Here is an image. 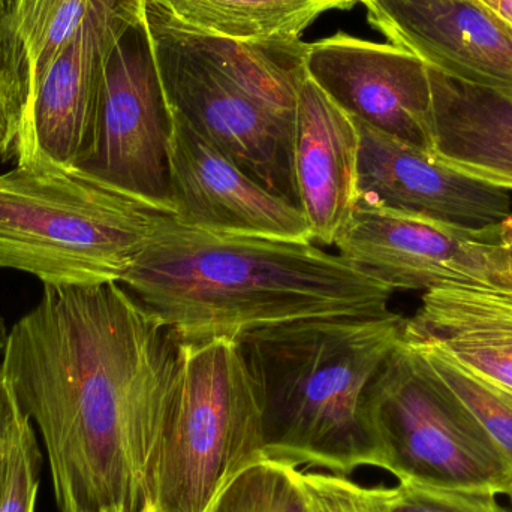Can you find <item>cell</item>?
<instances>
[{"label": "cell", "mask_w": 512, "mask_h": 512, "mask_svg": "<svg viewBox=\"0 0 512 512\" xmlns=\"http://www.w3.org/2000/svg\"><path fill=\"white\" fill-rule=\"evenodd\" d=\"M304 68L349 116L430 152L432 86L423 60L393 44L337 33L307 44Z\"/></svg>", "instance_id": "11"}, {"label": "cell", "mask_w": 512, "mask_h": 512, "mask_svg": "<svg viewBox=\"0 0 512 512\" xmlns=\"http://www.w3.org/2000/svg\"><path fill=\"white\" fill-rule=\"evenodd\" d=\"M402 340L468 406L512 465V397L469 372L438 340L405 336Z\"/></svg>", "instance_id": "20"}, {"label": "cell", "mask_w": 512, "mask_h": 512, "mask_svg": "<svg viewBox=\"0 0 512 512\" xmlns=\"http://www.w3.org/2000/svg\"><path fill=\"white\" fill-rule=\"evenodd\" d=\"M162 215L75 170L15 165L0 174V268L53 288L120 283Z\"/></svg>", "instance_id": "4"}, {"label": "cell", "mask_w": 512, "mask_h": 512, "mask_svg": "<svg viewBox=\"0 0 512 512\" xmlns=\"http://www.w3.org/2000/svg\"><path fill=\"white\" fill-rule=\"evenodd\" d=\"M182 342L122 283L44 286L3 376L35 421L60 512H153Z\"/></svg>", "instance_id": "1"}, {"label": "cell", "mask_w": 512, "mask_h": 512, "mask_svg": "<svg viewBox=\"0 0 512 512\" xmlns=\"http://www.w3.org/2000/svg\"><path fill=\"white\" fill-rule=\"evenodd\" d=\"M340 2H342L343 5L346 6V8H349V6L354 5V3H357V2L363 3L364 0H340Z\"/></svg>", "instance_id": "31"}, {"label": "cell", "mask_w": 512, "mask_h": 512, "mask_svg": "<svg viewBox=\"0 0 512 512\" xmlns=\"http://www.w3.org/2000/svg\"><path fill=\"white\" fill-rule=\"evenodd\" d=\"M333 248L396 291L512 288V248L502 242L498 225L466 230L358 203Z\"/></svg>", "instance_id": "9"}, {"label": "cell", "mask_w": 512, "mask_h": 512, "mask_svg": "<svg viewBox=\"0 0 512 512\" xmlns=\"http://www.w3.org/2000/svg\"><path fill=\"white\" fill-rule=\"evenodd\" d=\"M90 2L0 0V87L15 137L42 78L80 26Z\"/></svg>", "instance_id": "18"}, {"label": "cell", "mask_w": 512, "mask_h": 512, "mask_svg": "<svg viewBox=\"0 0 512 512\" xmlns=\"http://www.w3.org/2000/svg\"><path fill=\"white\" fill-rule=\"evenodd\" d=\"M41 453L29 415L21 421L9 457L8 480L0 512H35Z\"/></svg>", "instance_id": "23"}, {"label": "cell", "mask_w": 512, "mask_h": 512, "mask_svg": "<svg viewBox=\"0 0 512 512\" xmlns=\"http://www.w3.org/2000/svg\"><path fill=\"white\" fill-rule=\"evenodd\" d=\"M511 507H512V493L510 495Z\"/></svg>", "instance_id": "32"}, {"label": "cell", "mask_w": 512, "mask_h": 512, "mask_svg": "<svg viewBox=\"0 0 512 512\" xmlns=\"http://www.w3.org/2000/svg\"><path fill=\"white\" fill-rule=\"evenodd\" d=\"M180 26L231 41L297 39L340 0H150Z\"/></svg>", "instance_id": "19"}, {"label": "cell", "mask_w": 512, "mask_h": 512, "mask_svg": "<svg viewBox=\"0 0 512 512\" xmlns=\"http://www.w3.org/2000/svg\"><path fill=\"white\" fill-rule=\"evenodd\" d=\"M512 24V0H480Z\"/></svg>", "instance_id": "28"}, {"label": "cell", "mask_w": 512, "mask_h": 512, "mask_svg": "<svg viewBox=\"0 0 512 512\" xmlns=\"http://www.w3.org/2000/svg\"><path fill=\"white\" fill-rule=\"evenodd\" d=\"M24 417L26 412L21 409L14 390L2 373L0 375V502L5 495L12 445Z\"/></svg>", "instance_id": "25"}, {"label": "cell", "mask_w": 512, "mask_h": 512, "mask_svg": "<svg viewBox=\"0 0 512 512\" xmlns=\"http://www.w3.org/2000/svg\"><path fill=\"white\" fill-rule=\"evenodd\" d=\"M367 417L379 468L399 483L511 495L504 451L403 340L370 387Z\"/></svg>", "instance_id": "6"}, {"label": "cell", "mask_w": 512, "mask_h": 512, "mask_svg": "<svg viewBox=\"0 0 512 512\" xmlns=\"http://www.w3.org/2000/svg\"><path fill=\"white\" fill-rule=\"evenodd\" d=\"M429 77L430 156L463 176L512 191V92L472 86L432 68Z\"/></svg>", "instance_id": "16"}, {"label": "cell", "mask_w": 512, "mask_h": 512, "mask_svg": "<svg viewBox=\"0 0 512 512\" xmlns=\"http://www.w3.org/2000/svg\"><path fill=\"white\" fill-rule=\"evenodd\" d=\"M171 134L173 111L143 8L108 56L89 141L72 170L173 215Z\"/></svg>", "instance_id": "8"}, {"label": "cell", "mask_w": 512, "mask_h": 512, "mask_svg": "<svg viewBox=\"0 0 512 512\" xmlns=\"http://www.w3.org/2000/svg\"><path fill=\"white\" fill-rule=\"evenodd\" d=\"M310 512H388L393 487H364L345 475L298 472Z\"/></svg>", "instance_id": "22"}, {"label": "cell", "mask_w": 512, "mask_h": 512, "mask_svg": "<svg viewBox=\"0 0 512 512\" xmlns=\"http://www.w3.org/2000/svg\"><path fill=\"white\" fill-rule=\"evenodd\" d=\"M405 324L396 312L333 316L240 337L261 396L264 459L339 475L379 468L367 396Z\"/></svg>", "instance_id": "3"}, {"label": "cell", "mask_w": 512, "mask_h": 512, "mask_svg": "<svg viewBox=\"0 0 512 512\" xmlns=\"http://www.w3.org/2000/svg\"><path fill=\"white\" fill-rule=\"evenodd\" d=\"M262 459L261 396L242 343H182L153 512H209L225 487Z\"/></svg>", "instance_id": "5"}, {"label": "cell", "mask_w": 512, "mask_h": 512, "mask_svg": "<svg viewBox=\"0 0 512 512\" xmlns=\"http://www.w3.org/2000/svg\"><path fill=\"white\" fill-rule=\"evenodd\" d=\"M9 330L6 327L5 319L0 316V375L3 370V358H5L6 345H8Z\"/></svg>", "instance_id": "30"}, {"label": "cell", "mask_w": 512, "mask_h": 512, "mask_svg": "<svg viewBox=\"0 0 512 512\" xmlns=\"http://www.w3.org/2000/svg\"><path fill=\"white\" fill-rule=\"evenodd\" d=\"M144 20L171 111L259 185L298 207L294 116L265 101L167 12L144 0Z\"/></svg>", "instance_id": "7"}, {"label": "cell", "mask_w": 512, "mask_h": 512, "mask_svg": "<svg viewBox=\"0 0 512 512\" xmlns=\"http://www.w3.org/2000/svg\"><path fill=\"white\" fill-rule=\"evenodd\" d=\"M170 201L180 224L225 236L313 242L303 213L173 113Z\"/></svg>", "instance_id": "12"}, {"label": "cell", "mask_w": 512, "mask_h": 512, "mask_svg": "<svg viewBox=\"0 0 512 512\" xmlns=\"http://www.w3.org/2000/svg\"><path fill=\"white\" fill-rule=\"evenodd\" d=\"M496 496L478 490L399 483L393 487L388 512H512L502 507Z\"/></svg>", "instance_id": "24"}, {"label": "cell", "mask_w": 512, "mask_h": 512, "mask_svg": "<svg viewBox=\"0 0 512 512\" xmlns=\"http://www.w3.org/2000/svg\"><path fill=\"white\" fill-rule=\"evenodd\" d=\"M481 291H484L483 294L486 295L487 300L492 301L495 306H498L499 309L507 312L508 315L512 316V301L508 300L507 297H504L502 294H498V291L492 288H481Z\"/></svg>", "instance_id": "27"}, {"label": "cell", "mask_w": 512, "mask_h": 512, "mask_svg": "<svg viewBox=\"0 0 512 512\" xmlns=\"http://www.w3.org/2000/svg\"><path fill=\"white\" fill-rule=\"evenodd\" d=\"M144 0H92L42 78L12 147L15 165L72 170L89 141L102 72Z\"/></svg>", "instance_id": "10"}, {"label": "cell", "mask_w": 512, "mask_h": 512, "mask_svg": "<svg viewBox=\"0 0 512 512\" xmlns=\"http://www.w3.org/2000/svg\"><path fill=\"white\" fill-rule=\"evenodd\" d=\"M15 131L11 116L3 98L0 87V158L3 162L12 161V146H14Z\"/></svg>", "instance_id": "26"}, {"label": "cell", "mask_w": 512, "mask_h": 512, "mask_svg": "<svg viewBox=\"0 0 512 512\" xmlns=\"http://www.w3.org/2000/svg\"><path fill=\"white\" fill-rule=\"evenodd\" d=\"M354 120L360 134L358 203L475 231L511 215V191L463 176L427 150Z\"/></svg>", "instance_id": "13"}, {"label": "cell", "mask_w": 512, "mask_h": 512, "mask_svg": "<svg viewBox=\"0 0 512 512\" xmlns=\"http://www.w3.org/2000/svg\"><path fill=\"white\" fill-rule=\"evenodd\" d=\"M370 24L429 68L512 92V24L480 0H364Z\"/></svg>", "instance_id": "14"}, {"label": "cell", "mask_w": 512, "mask_h": 512, "mask_svg": "<svg viewBox=\"0 0 512 512\" xmlns=\"http://www.w3.org/2000/svg\"><path fill=\"white\" fill-rule=\"evenodd\" d=\"M498 233L502 242L512 248V213L504 222L498 225Z\"/></svg>", "instance_id": "29"}, {"label": "cell", "mask_w": 512, "mask_h": 512, "mask_svg": "<svg viewBox=\"0 0 512 512\" xmlns=\"http://www.w3.org/2000/svg\"><path fill=\"white\" fill-rule=\"evenodd\" d=\"M403 336L438 340L469 372L512 397V316L475 286L424 292Z\"/></svg>", "instance_id": "17"}, {"label": "cell", "mask_w": 512, "mask_h": 512, "mask_svg": "<svg viewBox=\"0 0 512 512\" xmlns=\"http://www.w3.org/2000/svg\"><path fill=\"white\" fill-rule=\"evenodd\" d=\"M209 512H310L298 471L262 459L240 472Z\"/></svg>", "instance_id": "21"}, {"label": "cell", "mask_w": 512, "mask_h": 512, "mask_svg": "<svg viewBox=\"0 0 512 512\" xmlns=\"http://www.w3.org/2000/svg\"><path fill=\"white\" fill-rule=\"evenodd\" d=\"M123 286L182 343L285 322L390 313L396 289L313 242L225 236L159 216Z\"/></svg>", "instance_id": "2"}, {"label": "cell", "mask_w": 512, "mask_h": 512, "mask_svg": "<svg viewBox=\"0 0 512 512\" xmlns=\"http://www.w3.org/2000/svg\"><path fill=\"white\" fill-rule=\"evenodd\" d=\"M358 161L357 123L304 74L295 99L292 173L298 209L322 248H333L357 207Z\"/></svg>", "instance_id": "15"}]
</instances>
